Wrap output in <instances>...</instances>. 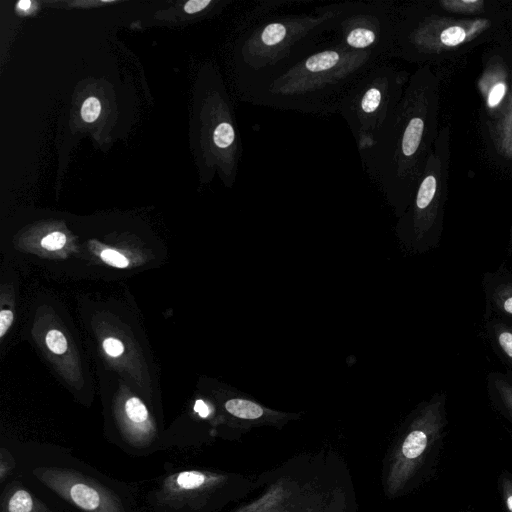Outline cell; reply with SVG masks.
I'll return each mask as SVG.
<instances>
[{"instance_id": "1", "label": "cell", "mask_w": 512, "mask_h": 512, "mask_svg": "<svg viewBox=\"0 0 512 512\" xmlns=\"http://www.w3.org/2000/svg\"><path fill=\"white\" fill-rule=\"evenodd\" d=\"M383 59L346 48L337 38L318 43L264 71L239 76L248 103L312 114L338 113L351 86Z\"/></svg>"}, {"instance_id": "2", "label": "cell", "mask_w": 512, "mask_h": 512, "mask_svg": "<svg viewBox=\"0 0 512 512\" xmlns=\"http://www.w3.org/2000/svg\"><path fill=\"white\" fill-rule=\"evenodd\" d=\"M15 476L59 512H147L137 489L102 473L55 444L12 445Z\"/></svg>"}, {"instance_id": "3", "label": "cell", "mask_w": 512, "mask_h": 512, "mask_svg": "<svg viewBox=\"0 0 512 512\" xmlns=\"http://www.w3.org/2000/svg\"><path fill=\"white\" fill-rule=\"evenodd\" d=\"M342 2L316 7L312 13L269 18L248 30L240 40L236 63L239 76L279 65L317 45L334 32Z\"/></svg>"}, {"instance_id": "4", "label": "cell", "mask_w": 512, "mask_h": 512, "mask_svg": "<svg viewBox=\"0 0 512 512\" xmlns=\"http://www.w3.org/2000/svg\"><path fill=\"white\" fill-rule=\"evenodd\" d=\"M401 75L379 63L361 76L343 97L338 113L349 126L358 152L371 148L399 105Z\"/></svg>"}, {"instance_id": "5", "label": "cell", "mask_w": 512, "mask_h": 512, "mask_svg": "<svg viewBox=\"0 0 512 512\" xmlns=\"http://www.w3.org/2000/svg\"><path fill=\"white\" fill-rule=\"evenodd\" d=\"M230 476L199 468L165 467L146 492L147 512H215L229 499Z\"/></svg>"}, {"instance_id": "6", "label": "cell", "mask_w": 512, "mask_h": 512, "mask_svg": "<svg viewBox=\"0 0 512 512\" xmlns=\"http://www.w3.org/2000/svg\"><path fill=\"white\" fill-rule=\"evenodd\" d=\"M445 426V400L435 396L416 412L393 454L387 477L390 495L404 490L437 456Z\"/></svg>"}, {"instance_id": "7", "label": "cell", "mask_w": 512, "mask_h": 512, "mask_svg": "<svg viewBox=\"0 0 512 512\" xmlns=\"http://www.w3.org/2000/svg\"><path fill=\"white\" fill-rule=\"evenodd\" d=\"M395 27L384 0L346 1L334 32L346 48L384 59L394 48Z\"/></svg>"}, {"instance_id": "8", "label": "cell", "mask_w": 512, "mask_h": 512, "mask_svg": "<svg viewBox=\"0 0 512 512\" xmlns=\"http://www.w3.org/2000/svg\"><path fill=\"white\" fill-rule=\"evenodd\" d=\"M0 512H59L36 495L24 482L14 476L3 486Z\"/></svg>"}, {"instance_id": "9", "label": "cell", "mask_w": 512, "mask_h": 512, "mask_svg": "<svg viewBox=\"0 0 512 512\" xmlns=\"http://www.w3.org/2000/svg\"><path fill=\"white\" fill-rule=\"evenodd\" d=\"M437 191V181L433 174L425 176L416 191L414 200L413 236L420 240L422 236L425 213L433 203Z\"/></svg>"}, {"instance_id": "10", "label": "cell", "mask_w": 512, "mask_h": 512, "mask_svg": "<svg viewBox=\"0 0 512 512\" xmlns=\"http://www.w3.org/2000/svg\"><path fill=\"white\" fill-rule=\"evenodd\" d=\"M225 411L240 420H259L278 413L271 411L250 398L231 397L224 402Z\"/></svg>"}, {"instance_id": "11", "label": "cell", "mask_w": 512, "mask_h": 512, "mask_svg": "<svg viewBox=\"0 0 512 512\" xmlns=\"http://www.w3.org/2000/svg\"><path fill=\"white\" fill-rule=\"evenodd\" d=\"M17 470V458L12 445L0 446V484L3 486L9 479L15 476Z\"/></svg>"}, {"instance_id": "12", "label": "cell", "mask_w": 512, "mask_h": 512, "mask_svg": "<svg viewBox=\"0 0 512 512\" xmlns=\"http://www.w3.org/2000/svg\"><path fill=\"white\" fill-rule=\"evenodd\" d=\"M497 487L506 512H512V473L502 470L497 479Z\"/></svg>"}, {"instance_id": "13", "label": "cell", "mask_w": 512, "mask_h": 512, "mask_svg": "<svg viewBox=\"0 0 512 512\" xmlns=\"http://www.w3.org/2000/svg\"><path fill=\"white\" fill-rule=\"evenodd\" d=\"M494 333L499 347L512 363V327L497 325Z\"/></svg>"}, {"instance_id": "14", "label": "cell", "mask_w": 512, "mask_h": 512, "mask_svg": "<svg viewBox=\"0 0 512 512\" xmlns=\"http://www.w3.org/2000/svg\"><path fill=\"white\" fill-rule=\"evenodd\" d=\"M494 385L505 410L512 419V385L502 379H496Z\"/></svg>"}, {"instance_id": "15", "label": "cell", "mask_w": 512, "mask_h": 512, "mask_svg": "<svg viewBox=\"0 0 512 512\" xmlns=\"http://www.w3.org/2000/svg\"><path fill=\"white\" fill-rule=\"evenodd\" d=\"M465 38L466 32L459 26L448 27L440 34V41L446 46H456L462 43Z\"/></svg>"}, {"instance_id": "16", "label": "cell", "mask_w": 512, "mask_h": 512, "mask_svg": "<svg viewBox=\"0 0 512 512\" xmlns=\"http://www.w3.org/2000/svg\"><path fill=\"white\" fill-rule=\"evenodd\" d=\"M101 112L100 101L96 97L87 98L81 108V116L85 122L95 121Z\"/></svg>"}, {"instance_id": "17", "label": "cell", "mask_w": 512, "mask_h": 512, "mask_svg": "<svg viewBox=\"0 0 512 512\" xmlns=\"http://www.w3.org/2000/svg\"><path fill=\"white\" fill-rule=\"evenodd\" d=\"M46 344L55 354H62L67 349V340L58 330H50L46 335Z\"/></svg>"}, {"instance_id": "18", "label": "cell", "mask_w": 512, "mask_h": 512, "mask_svg": "<svg viewBox=\"0 0 512 512\" xmlns=\"http://www.w3.org/2000/svg\"><path fill=\"white\" fill-rule=\"evenodd\" d=\"M496 303L505 313L512 316V286H501L496 293Z\"/></svg>"}, {"instance_id": "19", "label": "cell", "mask_w": 512, "mask_h": 512, "mask_svg": "<svg viewBox=\"0 0 512 512\" xmlns=\"http://www.w3.org/2000/svg\"><path fill=\"white\" fill-rule=\"evenodd\" d=\"M101 258L107 264L117 268H125L129 264V261L123 254L112 249L102 251Z\"/></svg>"}, {"instance_id": "20", "label": "cell", "mask_w": 512, "mask_h": 512, "mask_svg": "<svg viewBox=\"0 0 512 512\" xmlns=\"http://www.w3.org/2000/svg\"><path fill=\"white\" fill-rule=\"evenodd\" d=\"M66 243V236L61 232H52L41 240V245L48 250L61 249Z\"/></svg>"}, {"instance_id": "21", "label": "cell", "mask_w": 512, "mask_h": 512, "mask_svg": "<svg viewBox=\"0 0 512 512\" xmlns=\"http://www.w3.org/2000/svg\"><path fill=\"white\" fill-rule=\"evenodd\" d=\"M506 93V85L502 82L497 83L493 86L488 95V106L493 108L496 107L503 99Z\"/></svg>"}, {"instance_id": "22", "label": "cell", "mask_w": 512, "mask_h": 512, "mask_svg": "<svg viewBox=\"0 0 512 512\" xmlns=\"http://www.w3.org/2000/svg\"><path fill=\"white\" fill-rule=\"evenodd\" d=\"M103 348L105 352L112 357L120 356L124 351L122 342L115 338L105 339L103 342Z\"/></svg>"}, {"instance_id": "23", "label": "cell", "mask_w": 512, "mask_h": 512, "mask_svg": "<svg viewBox=\"0 0 512 512\" xmlns=\"http://www.w3.org/2000/svg\"><path fill=\"white\" fill-rule=\"evenodd\" d=\"M14 315L11 310L0 312V337H3L13 322Z\"/></svg>"}, {"instance_id": "24", "label": "cell", "mask_w": 512, "mask_h": 512, "mask_svg": "<svg viewBox=\"0 0 512 512\" xmlns=\"http://www.w3.org/2000/svg\"><path fill=\"white\" fill-rule=\"evenodd\" d=\"M210 4L211 0H190L185 4L184 10L189 14H194L202 11Z\"/></svg>"}, {"instance_id": "25", "label": "cell", "mask_w": 512, "mask_h": 512, "mask_svg": "<svg viewBox=\"0 0 512 512\" xmlns=\"http://www.w3.org/2000/svg\"><path fill=\"white\" fill-rule=\"evenodd\" d=\"M194 411L202 418H206L210 414L209 407L205 404V402L201 399L195 401Z\"/></svg>"}, {"instance_id": "26", "label": "cell", "mask_w": 512, "mask_h": 512, "mask_svg": "<svg viewBox=\"0 0 512 512\" xmlns=\"http://www.w3.org/2000/svg\"><path fill=\"white\" fill-rule=\"evenodd\" d=\"M31 4L32 3L29 0H21L18 2L17 6L20 10H28L30 8Z\"/></svg>"}, {"instance_id": "27", "label": "cell", "mask_w": 512, "mask_h": 512, "mask_svg": "<svg viewBox=\"0 0 512 512\" xmlns=\"http://www.w3.org/2000/svg\"><path fill=\"white\" fill-rule=\"evenodd\" d=\"M460 512H471V511H460Z\"/></svg>"}]
</instances>
